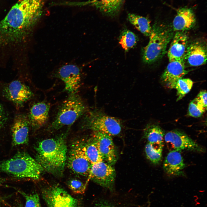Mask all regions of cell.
Instances as JSON below:
<instances>
[{
    "instance_id": "6da1fadb",
    "label": "cell",
    "mask_w": 207,
    "mask_h": 207,
    "mask_svg": "<svg viewBox=\"0 0 207 207\" xmlns=\"http://www.w3.org/2000/svg\"><path fill=\"white\" fill-rule=\"evenodd\" d=\"M65 135L44 139L36 147V160L44 170L55 176L62 175L67 160Z\"/></svg>"
},
{
    "instance_id": "7a4b0ae2",
    "label": "cell",
    "mask_w": 207,
    "mask_h": 207,
    "mask_svg": "<svg viewBox=\"0 0 207 207\" xmlns=\"http://www.w3.org/2000/svg\"><path fill=\"white\" fill-rule=\"evenodd\" d=\"M174 31L172 27L163 24L156 23L153 25L149 42L143 49L144 62L152 64L163 57L168 44L172 39Z\"/></svg>"
},
{
    "instance_id": "3957f363",
    "label": "cell",
    "mask_w": 207,
    "mask_h": 207,
    "mask_svg": "<svg viewBox=\"0 0 207 207\" xmlns=\"http://www.w3.org/2000/svg\"><path fill=\"white\" fill-rule=\"evenodd\" d=\"M0 170L16 177L39 179L44 169L29 154L19 152L0 164Z\"/></svg>"
},
{
    "instance_id": "277c9868",
    "label": "cell",
    "mask_w": 207,
    "mask_h": 207,
    "mask_svg": "<svg viewBox=\"0 0 207 207\" xmlns=\"http://www.w3.org/2000/svg\"><path fill=\"white\" fill-rule=\"evenodd\" d=\"M86 111V106L80 97L76 93L70 94L63 102L49 129L54 131L71 125Z\"/></svg>"
},
{
    "instance_id": "5b68a950",
    "label": "cell",
    "mask_w": 207,
    "mask_h": 207,
    "mask_svg": "<svg viewBox=\"0 0 207 207\" xmlns=\"http://www.w3.org/2000/svg\"><path fill=\"white\" fill-rule=\"evenodd\" d=\"M82 127L93 131H100L111 136L119 135L122 125L118 118L109 116L101 110H96L89 112L84 117Z\"/></svg>"
},
{
    "instance_id": "8992f818",
    "label": "cell",
    "mask_w": 207,
    "mask_h": 207,
    "mask_svg": "<svg viewBox=\"0 0 207 207\" xmlns=\"http://www.w3.org/2000/svg\"><path fill=\"white\" fill-rule=\"evenodd\" d=\"M42 0H22L14 5L4 18L34 26L42 12Z\"/></svg>"
},
{
    "instance_id": "52a82bcc",
    "label": "cell",
    "mask_w": 207,
    "mask_h": 207,
    "mask_svg": "<svg viewBox=\"0 0 207 207\" xmlns=\"http://www.w3.org/2000/svg\"><path fill=\"white\" fill-rule=\"evenodd\" d=\"M69 168L75 174L89 176L92 164L86 154L84 141L77 140L72 144L68 158Z\"/></svg>"
},
{
    "instance_id": "ba28073f",
    "label": "cell",
    "mask_w": 207,
    "mask_h": 207,
    "mask_svg": "<svg viewBox=\"0 0 207 207\" xmlns=\"http://www.w3.org/2000/svg\"><path fill=\"white\" fill-rule=\"evenodd\" d=\"M42 195L47 207H79L77 199L57 185L44 189Z\"/></svg>"
},
{
    "instance_id": "9c48e42d",
    "label": "cell",
    "mask_w": 207,
    "mask_h": 207,
    "mask_svg": "<svg viewBox=\"0 0 207 207\" xmlns=\"http://www.w3.org/2000/svg\"><path fill=\"white\" fill-rule=\"evenodd\" d=\"M164 140L170 151L181 152L186 150L199 152H204V149L193 140L185 133L177 130L167 133Z\"/></svg>"
},
{
    "instance_id": "30bf717a",
    "label": "cell",
    "mask_w": 207,
    "mask_h": 207,
    "mask_svg": "<svg viewBox=\"0 0 207 207\" xmlns=\"http://www.w3.org/2000/svg\"><path fill=\"white\" fill-rule=\"evenodd\" d=\"M116 176L114 168L103 161L93 165L89 176L93 182L111 191L114 189Z\"/></svg>"
},
{
    "instance_id": "8fae6325",
    "label": "cell",
    "mask_w": 207,
    "mask_h": 207,
    "mask_svg": "<svg viewBox=\"0 0 207 207\" xmlns=\"http://www.w3.org/2000/svg\"><path fill=\"white\" fill-rule=\"evenodd\" d=\"M103 161L112 165L117 160L116 150L112 136L100 131H93L91 136Z\"/></svg>"
},
{
    "instance_id": "7c38bea8",
    "label": "cell",
    "mask_w": 207,
    "mask_h": 207,
    "mask_svg": "<svg viewBox=\"0 0 207 207\" xmlns=\"http://www.w3.org/2000/svg\"><path fill=\"white\" fill-rule=\"evenodd\" d=\"M57 76L64 83L65 91L70 94L76 93L80 87L81 80L77 67L73 65L64 66L59 70Z\"/></svg>"
},
{
    "instance_id": "4fadbf2b",
    "label": "cell",
    "mask_w": 207,
    "mask_h": 207,
    "mask_svg": "<svg viewBox=\"0 0 207 207\" xmlns=\"http://www.w3.org/2000/svg\"><path fill=\"white\" fill-rule=\"evenodd\" d=\"M5 96L18 105H21L30 99L33 93L29 87L20 81L12 82L4 90Z\"/></svg>"
},
{
    "instance_id": "5bb4252c",
    "label": "cell",
    "mask_w": 207,
    "mask_h": 207,
    "mask_svg": "<svg viewBox=\"0 0 207 207\" xmlns=\"http://www.w3.org/2000/svg\"><path fill=\"white\" fill-rule=\"evenodd\" d=\"M207 60V47L205 42H193L188 45L184 58L190 66H196L205 64Z\"/></svg>"
},
{
    "instance_id": "9a60e30c",
    "label": "cell",
    "mask_w": 207,
    "mask_h": 207,
    "mask_svg": "<svg viewBox=\"0 0 207 207\" xmlns=\"http://www.w3.org/2000/svg\"><path fill=\"white\" fill-rule=\"evenodd\" d=\"M186 31H177L174 34L168 52L169 61L184 60L188 46Z\"/></svg>"
},
{
    "instance_id": "2e32d148",
    "label": "cell",
    "mask_w": 207,
    "mask_h": 207,
    "mask_svg": "<svg viewBox=\"0 0 207 207\" xmlns=\"http://www.w3.org/2000/svg\"><path fill=\"white\" fill-rule=\"evenodd\" d=\"M177 12L172 22V28L174 31H186L193 27L196 18L192 8L181 7L177 10Z\"/></svg>"
},
{
    "instance_id": "e0dca14e",
    "label": "cell",
    "mask_w": 207,
    "mask_h": 207,
    "mask_svg": "<svg viewBox=\"0 0 207 207\" xmlns=\"http://www.w3.org/2000/svg\"><path fill=\"white\" fill-rule=\"evenodd\" d=\"M188 72L185 69L184 60H173L169 61L162 75L161 79L167 86L171 88L177 80L182 78Z\"/></svg>"
},
{
    "instance_id": "ac0fdd59",
    "label": "cell",
    "mask_w": 207,
    "mask_h": 207,
    "mask_svg": "<svg viewBox=\"0 0 207 207\" xmlns=\"http://www.w3.org/2000/svg\"><path fill=\"white\" fill-rule=\"evenodd\" d=\"M185 166L180 152L170 151L163 163V168L165 173L171 176H177L183 175Z\"/></svg>"
},
{
    "instance_id": "d6986e66",
    "label": "cell",
    "mask_w": 207,
    "mask_h": 207,
    "mask_svg": "<svg viewBox=\"0 0 207 207\" xmlns=\"http://www.w3.org/2000/svg\"><path fill=\"white\" fill-rule=\"evenodd\" d=\"M29 121L23 115L15 118L12 128L13 143L14 145H22L28 140Z\"/></svg>"
},
{
    "instance_id": "ffe728a7",
    "label": "cell",
    "mask_w": 207,
    "mask_h": 207,
    "mask_svg": "<svg viewBox=\"0 0 207 207\" xmlns=\"http://www.w3.org/2000/svg\"><path fill=\"white\" fill-rule=\"evenodd\" d=\"M50 108L49 104L44 101L36 103L32 106L29 118L33 126L39 128L45 124L48 118Z\"/></svg>"
},
{
    "instance_id": "44dd1931",
    "label": "cell",
    "mask_w": 207,
    "mask_h": 207,
    "mask_svg": "<svg viewBox=\"0 0 207 207\" xmlns=\"http://www.w3.org/2000/svg\"><path fill=\"white\" fill-rule=\"evenodd\" d=\"M125 0H92L89 1L103 15L113 18L119 13Z\"/></svg>"
},
{
    "instance_id": "7402d4cb",
    "label": "cell",
    "mask_w": 207,
    "mask_h": 207,
    "mask_svg": "<svg viewBox=\"0 0 207 207\" xmlns=\"http://www.w3.org/2000/svg\"><path fill=\"white\" fill-rule=\"evenodd\" d=\"M164 133L162 129L156 124L147 125L144 130V136L148 142L153 145H164Z\"/></svg>"
},
{
    "instance_id": "603a6c76",
    "label": "cell",
    "mask_w": 207,
    "mask_h": 207,
    "mask_svg": "<svg viewBox=\"0 0 207 207\" xmlns=\"http://www.w3.org/2000/svg\"><path fill=\"white\" fill-rule=\"evenodd\" d=\"M127 18L129 22L141 32L149 36L152 30L149 20L147 18L137 14L129 13Z\"/></svg>"
},
{
    "instance_id": "cb8c5ba5",
    "label": "cell",
    "mask_w": 207,
    "mask_h": 207,
    "mask_svg": "<svg viewBox=\"0 0 207 207\" xmlns=\"http://www.w3.org/2000/svg\"><path fill=\"white\" fill-rule=\"evenodd\" d=\"M84 147L86 155L92 165L103 161L97 147L91 137L84 141Z\"/></svg>"
},
{
    "instance_id": "d4e9b609",
    "label": "cell",
    "mask_w": 207,
    "mask_h": 207,
    "mask_svg": "<svg viewBox=\"0 0 207 207\" xmlns=\"http://www.w3.org/2000/svg\"><path fill=\"white\" fill-rule=\"evenodd\" d=\"M164 145H153L148 143L146 144L145 151L147 158L154 164H159L162 159Z\"/></svg>"
},
{
    "instance_id": "484cf974",
    "label": "cell",
    "mask_w": 207,
    "mask_h": 207,
    "mask_svg": "<svg viewBox=\"0 0 207 207\" xmlns=\"http://www.w3.org/2000/svg\"><path fill=\"white\" fill-rule=\"evenodd\" d=\"M193 83L192 80L189 78H182L178 80L173 84L171 88H174L177 90V101L182 99L190 91Z\"/></svg>"
},
{
    "instance_id": "4316f807",
    "label": "cell",
    "mask_w": 207,
    "mask_h": 207,
    "mask_svg": "<svg viewBox=\"0 0 207 207\" xmlns=\"http://www.w3.org/2000/svg\"><path fill=\"white\" fill-rule=\"evenodd\" d=\"M137 38L131 31L126 29L122 32L119 40V43L122 48L127 51L133 47L137 44Z\"/></svg>"
},
{
    "instance_id": "83f0119b",
    "label": "cell",
    "mask_w": 207,
    "mask_h": 207,
    "mask_svg": "<svg viewBox=\"0 0 207 207\" xmlns=\"http://www.w3.org/2000/svg\"><path fill=\"white\" fill-rule=\"evenodd\" d=\"M206 110L195 98L189 103L188 108V114L193 117H200L202 116Z\"/></svg>"
},
{
    "instance_id": "f1b7e54d",
    "label": "cell",
    "mask_w": 207,
    "mask_h": 207,
    "mask_svg": "<svg viewBox=\"0 0 207 207\" xmlns=\"http://www.w3.org/2000/svg\"><path fill=\"white\" fill-rule=\"evenodd\" d=\"M67 185L73 193L77 194L84 193L86 187V184H84L81 181L76 179L69 180L67 182Z\"/></svg>"
},
{
    "instance_id": "f546056e",
    "label": "cell",
    "mask_w": 207,
    "mask_h": 207,
    "mask_svg": "<svg viewBox=\"0 0 207 207\" xmlns=\"http://www.w3.org/2000/svg\"><path fill=\"white\" fill-rule=\"evenodd\" d=\"M20 193L26 200L25 207H41L39 197L37 193L29 194L21 191Z\"/></svg>"
},
{
    "instance_id": "4dcf8cb0",
    "label": "cell",
    "mask_w": 207,
    "mask_h": 207,
    "mask_svg": "<svg viewBox=\"0 0 207 207\" xmlns=\"http://www.w3.org/2000/svg\"><path fill=\"white\" fill-rule=\"evenodd\" d=\"M207 92L206 90L200 91L196 98L197 101L207 109Z\"/></svg>"
},
{
    "instance_id": "1f68e13d",
    "label": "cell",
    "mask_w": 207,
    "mask_h": 207,
    "mask_svg": "<svg viewBox=\"0 0 207 207\" xmlns=\"http://www.w3.org/2000/svg\"><path fill=\"white\" fill-rule=\"evenodd\" d=\"M94 207H117L114 204L106 200L99 201Z\"/></svg>"
},
{
    "instance_id": "d6a6232c",
    "label": "cell",
    "mask_w": 207,
    "mask_h": 207,
    "mask_svg": "<svg viewBox=\"0 0 207 207\" xmlns=\"http://www.w3.org/2000/svg\"><path fill=\"white\" fill-rule=\"evenodd\" d=\"M3 114L2 108L0 104V128L2 126L3 121Z\"/></svg>"
},
{
    "instance_id": "836d02e7",
    "label": "cell",
    "mask_w": 207,
    "mask_h": 207,
    "mask_svg": "<svg viewBox=\"0 0 207 207\" xmlns=\"http://www.w3.org/2000/svg\"><path fill=\"white\" fill-rule=\"evenodd\" d=\"M14 207H23L22 205L20 203L18 204Z\"/></svg>"
},
{
    "instance_id": "e575fe53",
    "label": "cell",
    "mask_w": 207,
    "mask_h": 207,
    "mask_svg": "<svg viewBox=\"0 0 207 207\" xmlns=\"http://www.w3.org/2000/svg\"><path fill=\"white\" fill-rule=\"evenodd\" d=\"M3 198L2 197H0V207L1 205V204L2 203V202L3 201Z\"/></svg>"
},
{
    "instance_id": "d590c367",
    "label": "cell",
    "mask_w": 207,
    "mask_h": 207,
    "mask_svg": "<svg viewBox=\"0 0 207 207\" xmlns=\"http://www.w3.org/2000/svg\"><path fill=\"white\" fill-rule=\"evenodd\" d=\"M3 180L0 178V185L3 183Z\"/></svg>"
}]
</instances>
